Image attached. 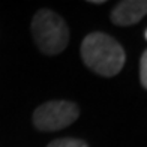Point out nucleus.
Listing matches in <instances>:
<instances>
[{
  "mask_svg": "<svg viewBox=\"0 0 147 147\" xmlns=\"http://www.w3.org/2000/svg\"><path fill=\"white\" fill-rule=\"evenodd\" d=\"M146 39H147V32H146Z\"/></svg>",
  "mask_w": 147,
  "mask_h": 147,
  "instance_id": "6e6552de",
  "label": "nucleus"
},
{
  "mask_svg": "<svg viewBox=\"0 0 147 147\" xmlns=\"http://www.w3.org/2000/svg\"><path fill=\"white\" fill-rule=\"evenodd\" d=\"M80 117V108L71 101H48L33 111V125L42 132H54L71 126Z\"/></svg>",
  "mask_w": 147,
  "mask_h": 147,
  "instance_id": "7ed1b4c3",
  "label": "nucleus"
},
{
  "mask_svg": "<svg viewBox=\"0 0 147 147\" xmlns=\"http://www.w3.org/2000/svg\"><path fill=\"white\" fill-rule=\"evenodd\" d=\"M89 3H93V5H104L105 0H90Z\"/></svg>",
  "mask_w": 147,
  "mask_h": 147,
  "instance_id": "0eeeda50",
  "label": "nucleus"
},
{
  "mask_svg": "<svg viewBox=\"0 0 147 147\" xmlns=\"http://www.w3.org/2000/svg\"><path fill=\"white\" fill-rule=\"evenodd\" d=\"M47 147H89V144L83 141L80 138H57L54 141H51Z\"/></svg>",
  "mask_w": 147,
  "mask_h": 147,
  "instance_id": "39448f33",
  "label": "nucleus"
},
{
  "mask_svg": "<svg viewBox=\"0 0 147 147\" xmlns=\"http://www.w3.org/2000/svg\"><path fill=\"white\" fill-rule=\"evenodd\" d=\"M80 54L92 72L105 78L117 75L126 62V54L120 42L104 32L89 33L81 42Z\"/></svg>",
  "mask_w": 147,
  "mask_h": 147,
  "instance_id": "f257e3e1",
  "label": "nucleus"
},
{
  "mask_svg": "<svg viewBox=\"0 0 147 147\" xmlns=\"http://www.w3.org/2000/svg\"><path fill=\"white\" fill-rule=\"evenodd\" d=\"M35 44L47 56L60 54L69 44V27L66 21L51 9H39L30 26Z\"/></svg>",
  "mask_w": 147,
  "mask_h": 147,
  "instance_id": "f03ea898",
  "label": "nucleus"
},
{
  "mask_svg": "<svg viewBox=\"0 0 147 147\" xmlns=\"http://www.w3.org/2000/svg\"><path fill=\"white\" fill-rule=\"evenodd\" d=\"M140 83L147 90V50L141 54L140 59Z\"/></svg>",
  "mask_w": 147,
  "mask_h": 147,
  "instance_id": "423d86ee",
  "label": "nucleus"
},
{
  "mask_svg": "<svg viewBox=\"0 0 147 147\" xmlns=\"http://www.w3.org/2000/svg\"><path fill=\"white\" fill-rule=\"evenodd\" d=\"M147 15V0H123L113 8L110 20L113 24L126 27L140 23Z\"/></svg>",
  "mask_w": 147,
  "mask_h": 147,
  "instance_id": "20e7f679",
  "label": "nucleus"
}]
</instances>
